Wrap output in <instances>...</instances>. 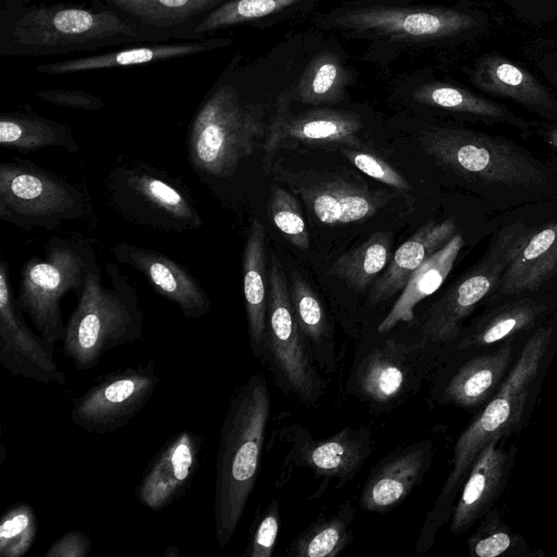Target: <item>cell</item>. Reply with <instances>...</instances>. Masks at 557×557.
<instances>
[{
  "mask_svg": "<svg viewBox=\"0 0 557 557\" xmlns=\"http://www.w3.org/2000/svg\"><path fill=\"white\" fill-rule=\"evenodd\" d=\"M269 416L267 381L251 374L233 394L220 432L213 502L220 547L232 540L253 490Z\"/></svg>",
  "mask_w": 557,
  "mask_h": 557,
  "instance_id": "1",
  "label": "cell"
},
{
  "mask_svg": "<svg viewBox=\"0 0 557 557\" xmlns=\"http://www.w3.org/2000/svg\"><path fill=\"white\" fill-rule=\"evenodd\" d=\"M549 337L550 330L541 329L525 343L499 389L460 434L454 449L451 471L422 527L416 545L417 553H423L432 545L437 530L450 513L459 486L482 448L513 431L520 422Z\"/></svg>",
  "mask_w": 557,
  "mask_h": 557,
  "instance_id": "2",
  "label": "cell"
},
{
  "mask_svg": "<svg viewBox=\"0 0 557 557\" xmlns=\"http://www.w3.org/2000/svg\"><path fill=\"white\" fill-rule=\"evenodd\" d=\"M110 286L97 260L88 270L77 305L66 323L63 351L78 370L95 368L120 345L143 337L144 315L135 286L113 262L106 263Z\"/></svg>",
  "mask_w": 557,
  "mask_h": 557,
  "instance_id": "3",
  "label": "cell"
},
{
  "mask_svg": "<svg viewBox=\"0 0 557 557\" xmlns=\"http://www.w3.org/2000/svg\"><path fill=\"white\" fill-rule=\"evenodd\" d=\"M8 47L15 54H52L117 44L160 41L171 33L147 28L111 10L30 5L8 25ZM8 52V53H9Z\"/></svg>",
  "mask_w": 557,
  "mask_h": 557,
  "instance_id": "4",
  "label": "cell"
},
{
  "mask_svg": "<svg viewBox=\"0 0 557 557\" xmlns=\"http://www.w3.org/2000/svg\"><path fill=\"white\" fill-rule=\"evenodd\" d=\"M420 140L438 166L482 187H540L550 178L541 164L482 133L431 126Z\"/></svg>",
  "mask_w": 557,
  "mask_h": 557,
  "instance_id": "5",
  "label": "cell"
},
{
  "mask_svg": "<svg viewBox=\"0 0 557 557\" xmlns=\"http://www.w3.org/2000/svg\"><path fill=\"white\" fill-rule=\"evenodd\" d=\"M263 116L261 107L244 101L232 86L216 88L190 126L188 154L194 168L219 178L233 176L267 135Z\"/></svg>",
  "mask_w": 557,
  "mask_h": 557,
  "instance_id": "6",
  "label": "cell"
},
{
  "mask_svg": "<svg viewBox=\"0 0 557 557\" xmlns=\"http://www.w3.org/2000/svg\"><path fill=\"white\" fill-rule=\"evenodd\" d=\"M95 249L84 239L51 237L45 257H32L23 265L16 304L38 333L49 341H63L66 325L61 301L69 293L81 296Z\"/></svg>",
  "mask_w": 557,
  "mask_h": 557,
  "instance_id": "7",
  "label": "cell"
},
{
  "mask_svg": "<svg viewBox=\"0 0 557 557\" xmlns=\"http://www.w3.org/2000/svg\"><path fill=\"white\" fill-rule=\"evenodd\" d=\"M88 210V196L60 175L20 158L0 163L2 221L24 231H52Z\"/></svg>",
  "mask_w": 557,
  "mask_h": 557,
  "instance_id": "8",
  "label": "cell"
},
{
  "mask_svg": "<svg viewBox=\"0 0 557 557\" xmlns=\"http://www.w3.org/2000/svg\"><path fill=\"white\" fill-rule=\"evenodd\" d=\"M107 188L115 210L137 224L176 233L196 231L202 225L189 195L150 166L114 168L107 177Z\"/></svg>",
  "mask_w": 557,
  "mask_h": 557,
  "instance_id": "9",
  "label": "cell"
},
{
  "mask_svg": "<svg viewBox=\"0 0 557 557\" xmlns=\"http://www.w3.org/2000/svg\"><path fill=\"white\" fill-rule=\"evenodd\" d=\"M264 350L283 385L300 400L311 403L321 397L323 384L292 308L284 265L274 253L269 269Z\"/></svg>",
  "mask_w": 557,
  "mask_h": 557,
  "instance_id": "10",
  "label": "cell"
},
{
  "mask_svg": "<svg viewBox=\"0 0 557 557\" xmlns=\"http://www.w3.org/2000/svg\"><path fill=\"white\" fill-rule=\"evenodd\" d=\"M336 24L394 39L425 41L479 36L490 28V16L454 8L370 7L345 13Z\"/></svg>",
  "mask_w": 557,
  "mask_h": 557,
  "instance_id": "11",
  "label": "cell"
},
{
  "mask_svg": "<svg viewBox=\"0 0 557 557\" xmlns=\"http://www.w3.org/2000/svg\"><path fill=\"white\" fill-rule=\"evenodd\" d=\"M153 360L106 375L73 404L70 419L79 429L112 433L127 424L148 404L158 384Z\"/></svg>",
  "mask_w": 557,
  "mask_h": 557,
  "instance_id": "12",
  "label": "cell"
},
{
  "mask_svg": "<svg viewBox=\"0 0 557 557\" xmlns=\"http://www.w3.org/2000/svg\"><path fill=\"white\" fill-rule=\"evenodd\" d=\"M360 116L354 112L317 108L290 114L285 98H280L263 145V170L270 172L274 154L281 148L358 147Z\"/></svg>",
  "mask_w": 557,
  "mask_h": 557,
  "instance_id": "13",
  "label": "cell"
},
{
  "mask_svg": "<svg viewBox=\"0 0 557 557\" xmlns=\"http://www.w3.org/2000/svg\"><path fill=\"white\" fill-rule=\"evenodd\" d=\"M0 364L14 376L44 384H64L53 343L34 333L22 317L13 296L10 265L0 260Z\"/></svg>",
  "mask_w": 557,
  "mask_h": 557,
  "instance_id": "14",
  "label": "cell"
},
{
  "mask_svg": "<svg viewBox=\"0 0 557 557\" xmlns=\"http://www.w3.org/2000/svg\"><path fill=\"white\" fill-rule=\"evenodd\" d=\"M424 346L386 338L363 352L351 372L352 393L379 408L405 400L418 387V357Z\"/></svg>",
  "mask_w": 557,
  "mask_h": 557,
  "instance_id": "15",
  "label": "cell"
},
{
  "mask_svg": "<svg viewBox=\"0 0 557 557\" xmlns=\"http://www.w3.org/2000/svg\"><path fill=\"white\" fill-rule=\"evenodd\" d=\"M300 196L311 216L326 226H339L373 216L389 199V194L371 190L345 177L311 172L284 178Z\"/></svg>",
  "mask_w": 557,
  "mask_h": 557,
  "instance_id": "16",
  "label": "cell"
},
{
  "mask_svg": "<svg viewBox=\"0 0 557 557\" xmlns=\"http://www.w3.org/2000/svg\"><path fill=\"white\" fill-rule=\"evenodd\" d=\"M470 83L483 94L516 102L528 111L557 122V95L532 71L506 55L490 51L468 70Z\"/></svg>",
  "mask_w": 557,
  "mask_h": 557,
  "instance_id": "17",
  "label": "cell"
},
{
  "mask_svg": "<svg viewBox=\"0 0 557 557\" xmlns=\"http://www.w3.org/2000/svg\"><path fill=\"white\" fill-rule=\"evenodd\" d=\"M515 242L502 240L487 264L455 284L429 308L421 326L423 343H445L458 336L461 321L490 292L509 263Z\"/></svg>",
  "mask_w": 557,
  "mask_h": 557,
  "instance_id": "18",
  "label": "cell"
},
{
  "mask_svg": "<svg viewBox=\"0 0 557 557\" xmlns=\"http://www.w3.org/2000/svg\"><path fill=\"white\" fill-rule=\"evenodd\" d=\"M115 260L140 272L154 290L174 302L186 318L199 319L211 309L201 284L183 265L170 257L127 243L111 248Z\"/></svg>",
  "mask_w": 557,
  "mask_h": 557,
  "instance_id": "19",
  "label": "cell"
},
{
  "mask_svg": "<svg viewBox=\"0 0 557 557\" xmlns=\"http://www.w3.org/2000/svg\"><path fill=\"white\" fill-rule=\"evenodd\" d=\"M201 442L191 431H182L158 451L136 486L138 500L159 511L184 494L199 465Z\"/></svg>",
  "mask_w": 557,
  "mask_h": 557,
  "instance_id": "20",
  "label": "cell"
},
{
  "mask_svg": "<svg viewBox=\"0 0 557 557\" xmlns=\"http://www.w3.org/2000/svg\"><path fill=\"white\" fill-rule=\"evenodd\" d=\"M432 443L411 444L389 455L368 476L360 493V506L384 512L398 506L419 484L432 462Z\"/></svg>",
  "mask_w": 557,
  "mask_h": 557,
  "instance_id": "21",
  "label": "cell"
},
{
  "mask_svg": "<svg viewBox=\"0 0 557 557\" xmlns=\"http://www.w3.org/2000/svg\"><path fill=\"white\" fill-rule=\"evenodd\" d=\"M496 438L485 445L474 459L463 481L453 511L450 531L459 534L487 513L505 487L511 459Z\"/></svg>",
  "mask_w": 557,
  "mask_h": 557,
  "instance_id": "22",
  "label": "cell"
},
{
  "mask_svg": "<svg viewBox=\"0 0 557 557\" xmlns=\"http://www.w3.org/2000/svg\"><path fill=\"white\" fill-rule=\"evenodd\" d=\"M371 432L367 428L347 426L324 440L307 437L296 444L290 455L297 465L345 483L364 463L371 454Z\"/></svg>",
  "mask_w": 557,
  "mask_h": 557,
  "instance_id": "23",
  "label": "cell"
},
{
  "mask_svg": "<svg viewBox=\"0 0 557 557\" xmlns=\"http://www.w3.org/2000/svg\"><path fill=\"white\" fill-rule=\"evenodd\" d=\"M451 220L430 221L404 242L394 253L383 273L369 292L372 305L380 304L399 293L412 273L454 236Z\"/></svg>",
  "mask_w": 557,
  "mask_h": 557,
  "instance_id": "24",
  "label": "cell"
},
{
  "mask_svg": "<svg viewBox=\"0 0 557 557\" xmlns=\"http://www.w3.org/2000/svg\"><path fill=\"white\" fill-rule=\"evenodd\" d=\"M265 230L253 218L245 242L243 278L249 338L255 357L264 351L268 320L269 273L267 282Z\"/></svg>",
  "mask_w": 557,
  "mask_h": 557,
  "instance_id": "25",
  "label": "cell"
},
{
  "mask_svg": "<svg viewBox=\"0 0 557 557\" xmlns=\"http://www.w3.org/2000/svg\"><path fill=\"white\" fill-rule=\"evenodd\" d=\"M225 40H203L174 44H149L109 51L87 57L60 60L40 64L37 72L50 75L70 74L84 71L114 69L150 63L172 58L197 54L224 45Z\"/></svg>",
  "mask_w": 557,
  "mask_h": 557,
  "instance_id": "26",
  "label": "cell"
},
{
  "mask_svg": "<svg viewBox=\"0 0 557 557\" xmlns=\"http://www.w3.org/2000/svg\"><path fill=\"white\" fill-rule=\"evenodd\" d=\"M511 356L512 347L507 343L493 352L467 361L448 381L443 400L463 408H473L490 400L509 373Z\"/></svg>",
  "mask_w": 557,
  "mask_h": 557,
  "instance_id": "27",
  "label": "cell"
},
{
  "mask_svg": "<svg viewBox=\"0 0 557 557\" xmlns=\"http://www.w3.org/2000/svg\"><path fill=\"white\" fill-rule=\"evenodd\" d=\"M462 245L461 236L454 235L412 273L399 297L379 324V333H387L397 324L413 320L414 308L440 288L451 271Z\"/></svg>",
  "mask_w": 557,
  "mask_h": 557,
  "instance_id": "28",
  "label": "cell"
},
{
  "mask_svg": "<svg viewBox=\"0 0 557 557\" xmlns=\"http://www.w3.org/2000/svg\"><path fill=\"white\" fill-rule=\"evenodd\" d=\"M557 265V222L515 242L500 290L518 293L532 289Z\"/></svg>",
  "mask_w": 557,
  "mask_h": 557,
  "instance_id": "29",
  "label": "cell"
},
{
  "mask_svg": "<svg viewBox=\"0 0 557 557\" xmlns=\"http://www.w3.org/2000/svg\"><path fill=\"white\" fill-rule=\"evenodd\" d=\"M413 98L423 104L468 115L486 123H507L527 128L529 123L508 107L475 94L467 88L445 83H429L420 86Z\"/></svg>",
  "mask_w": 557,
  "mask_h": 557,
  "instance_id": "30",
  "label": "cell"
},
{
  "mask_svg": "<svg viewBox=\"0 0 557 557\" xmlns=\"http://www.w3.org/2000/svg\"><path fill=\"white\" fill-rule=\"evenodd\" d=\"M288 293L296 321L312 349V357L322 370L334 371L336 356L330 344L327 319L321 301L307 281L297 272L293 274Z\"/></svg>",
  "mask_w": 557,
  "mask_h": 557,
  "instance_id": "31",
  "label": "cell"
},
{
  "mask_svg": "<svg viewBox=\"0 0 557 557\" xmlns=\"http://www.w3.org/2000/svg\"><path fill=\"white\" fill-rule=\"evenodd\" d=\"M0 145L5 148L30 151L59 146L75 153L79 147L71 129L53 120L29 114H2Z\"/></svg>",
  "mask_w": 557,
  "mask_h": 557,
  "instance_id": "32",
  "label": "cell"
},
{
  "mask_svg": "<svg viewBox=\"0 0 557 557\" xmlns=\"http://www.w3.org/2000/svg\"><path fill=\"white\" fill-rule=\"evenodd\" d=\"M354 507L349 500L338 511L320 519L302 531L290 544V557H335L352 541L349 524L354 518Z\"/></svg>",
  "mask_w": 557,
  "mask_h": 557,
  "instance_id": "33",
  "label": "cell"
},
{
  "mask_svg": "<svg viewBox=\"0 0 557 557\" xmlns=\"http://www.w3.org/2000/svg\"><path fill=\"white\" fill-rule=\"evenodd\" d=\"M391 257V237L386 232H376L362 245L342 255L329 270L350 288L362 292L376 280L387 267Z\"/></svg>",
  "mask_w": 557,
  "mask_h": 557,
  "instance_id": "34",
  "label": "cell"
},
{
  "mask_svg": "<svg viewBox=\"0 0 557 557\" xmlns=\"http://www.w3.org/2000/svg\"><path fill=\"white\" fill-rule=\"evenodd\" d=\"M220 0H104L107 5L141 26L163 29L177 26L214 7Z\"/></svg>",
  "mask_w": 557,
  "mask_h": 557,
  "instance_id": "35",
  "label": "cell"
},
{
  "mask_svg": "<svg viewBox=\"0 0 557 557\" xmlns=\"http://www.w3.org/2000/svg\"><path fill=\"white\" fill-rule=\"evenodd\" d=\"M347 81L346 71L334 54H320L300 77L298 99L312 106L337 102L344 95Z\"/></svg>",
  "mask_w": 557,
  "mask_h": 557,
  "instance_id": "36",
  "label": "cell"
},
{
  "mask_svg": "<svg viewBox=\"0 0 557 557\" xmlns=\"http://www.w3.org/2000/svg\"><path fill=\"white\" fill-rule=\"evenodd\" d=\"M539 309L528 304L513 305L482 320L460 347L486 346L510 337L534 321Z\"/></svg>",
  "mask_w": 557,
  "mask_h": 557,
  "instance_id": "37",
  "label": "cell"
},
{
  "mask_svg": "<svg viewBox=\"0 0 557 557\" xmlns=\"http://www.w3.org/2000/svg\"><path fill=\"white\" fill-rule=\"evenodd\" d=\"M301 0H230L212 10L194 28L203 34L218 28L268 16Z\"/></svg>",
  "mask_w": 557,
  "mask_h": 557,
  "instance_id": "38",
  "label": "cell"
},
{
  "mask_svg": "<svg viewBox=\"0 0 557 557\" xmlns=\"http://www.w3.org/2000/svg\"><path fill=\"white\" fill-rule=\"evenodd\" d=\"M37 518L27 503H17L7 509L0 520V556L22 557L34 544Z\"/></svg>",
  "mask_w": 557,
  "mask_h": 557,
  "instance_id": "39",
  "label": "cell"
},
{
  "mask_svg": "<svg viewBox=\"0 0 557 557\" xmlns=\"http://www.w3.org/2000/svg\"><path fill=\"white\" fill-rule=\"evenodd\" d=\"M269 214L281 234L296 248L306 250L309 233L297 199L286 189L272 186L269 198Z\"/></svg>",
  "mask_w": 557,
  "mask_h": 557,
  "instance_id": "40",
  "label": "cell"
},
{
  "mask_svg": "<svg viewBox=\"0 0 557 557\" xmlns=\"http://www.w3.org/2000/svg\"><path fill=\"white\" fill-rule=\"evenodd\" d=\"M486 518L469 539V552L478 557H497L513 544V535L496 518L495 512Z\"/></svg>",
  "mask_w": 557,
  "mask_h": 557,
  "instance_id": "41",
  "label": "cell"
},
{
  "mask_svg": "<svg viewBox=\"0 0 557 557\" xmlns=\"http://www.w3.org/2000/svg\"><path fill=\"white\" fill-rule=\"evenodd\" d=\"M339 150L351 164L366 175L400 191L411 189L410 184L398 171L373 153L354 147H344Z\"/></svg>",
  "mask_w": 557,
  "mask_h": 557,
  "instance_id": "42",
  "label": "cell"
},
{
  "mask_svg": "<svg viewBox=\"0 0 557 557\" xmlns=\"http://www.w3.org/2000/svg\"><path fill=\"white\" fill-rule=\"evenodd\" d=\"M523 55L557 95V36H537L522 46Z\"/></svg>",
  "mask_w": 557,
  "mask_h": 557,
  "instance_id": "43",
  "label": "cell"
},
{
  "mask_svg": "<svg viewBox=\"0 0 557 557\" xmlns=\"http://www.w3.org/2000/svg\"><path fill=\"white\" fill-rule=\"evenodd\" d=\"M278 528V505L275 499H272L257 522L244 556L271 557L275 547Z\"/></svg>",
  "mask_w": 557,
  "mask_h": 557,
  "instance_id": "44",
  "label": "cell"
},
{
  "mask_svg": "<svg viewBox=\"0 0 557 557\" xmlns=\"http://www.w3.org/2000/svg\"><path fill=\"white\" fill-rule=\"evenodd\" d=\"M505 4L528 25L540 27L557 21V0H505Z\"/></svg>",
  "mask_w": 557,
  "mask_h": 557,
  "instance_id": "45",
  "label": "cell"
},
{
  "mask_svg": "<svg viewBox=\"0 0 557 557\" xmlns=\"http://www.w3.org/2000/svg\"><path fill=\"white\" fill-rule=\"evenodd\" d=\"M37 97L55 106L73 109L99 110L103 108L100 97L77 90L49 89L39 91Z\"/></svg>",
  "mask_w": 557,
  "mask_h": 557,
  "instance_id": "46",
  "label": "cell"
},
{
  "mask_svg": "<svg viewBox=\"0 0 557 557\" xmlns=\"http://www.w3.org/2000/svg\"><path fill=\"white\" fill-rule=\"evenodd\" d=\"M91 550L90 537L79 531L71 530L59 537L45 553V557H87Z\"/></svg>",
  "mask_w": 557,
  "mask_h": 557,
  "instance_id": "47",
  "label": "cell"
},
{
  "mask_svg": "<svg viewBox=\"0 0 557 557\" xmlns=\"http://www.w3.org/2000/svg\"><path fill=\"white\" fill-rule=\"evenodd\" d=\"M164 557H178L180 552L176 546H169L163 554Z\"/></svg>",
  "mask_w": 557,
  "mask_h": 557,
  "instance_id": "48",
  "label": "cell"
},
{
  "mask_svg": "<svg viewBox=\"0 0 557 557\" xmlns=\"http://www.w3.org/2000/svg\"><path fill=\"white\" fill-rule=\"evenodd\" d=\"M552 127L548 128V134L552 136L553 139H555L556 141V145H557V128L555 127V125H550Z\"/></svg>",
  "mask_w": 557,
  "mask_h": 557,
  "instance_id": "49",
  "label": "cell"
}]
</instances>
